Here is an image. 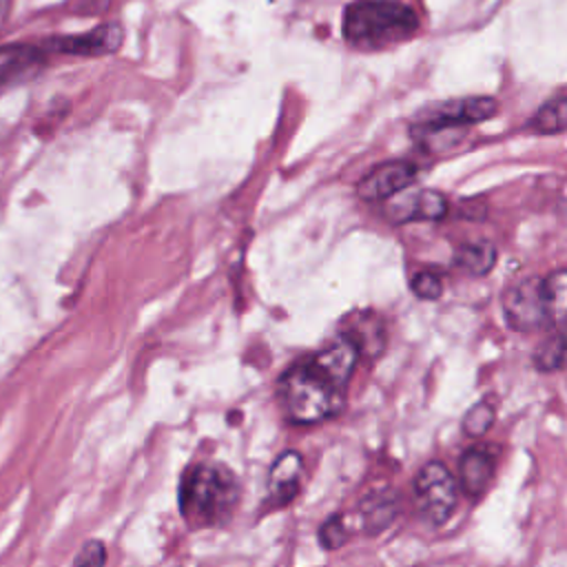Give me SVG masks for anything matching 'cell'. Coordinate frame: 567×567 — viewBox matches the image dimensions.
I'll list each match as a JSON object with an SVG mask.
<instances>
[{
	"label": "cell",
	"instance_id": "cell-20",
	"mask_svg": "<svg viewBox=\"0 0 567 567\" xmlns=\"http://www.w3.org/2000/svg\"><path fill=\"white\" fill-rule=\"evenodd\" d=\"M543 279H545V290H547V297L551 303V315L558 326V323L567 321V268L551 270Z\"/></svg>",
	"mask_w": 567,
	"mask_h": 567
},
{
	"label": "cell",
	"instance_id": "cell-2",
	"mask_svg": "<svg viewBox=\"0 0 567 567\" xmlns=\"http://www.w3.org/2000/svg\"><path fill=\"white\" fill-rule=\"evenodd\" d=\"M416 31V11L399 0H357L343 11V38L354 49H388L410 40Z\"/></svg>",
	"mask_w": 567,
	"mask_h": 567
},
{
	"label": "cell",
	"instance_id": "cell-15",
	"mask_svg": "<svg viewBox=\"0 0 567 567\" xmlns=\"http://www.w3.org/2000/svg\"><path fill=\"white\" fill-rule=\"evenodd\" d=\"M534 365L540 372H558L567 368V321L554 326V330L534 350Z\"/></svg>",
	"mask_w": 567,
	"mask_h": 567
},
{
	"label": "cell",
	"instance_id": "cell-12",
	"mask_svg": "<svg viewBox=\"0 0 567 567\" xmlns=\"http://www.w3.org/2000/svg\"><path fill=\"white\" fill-rule=\"evenodd\" d=\"M47 55L42 44L16 42L0 47V89L42 66Z\"/></svg>",
	"mask_w": 567,
	"mask_h": 567
},
{
	"label": "cell",
	"instance_id": "cell-6",
	"mask_svg": "<svg viewBox=\"0 0 567 567\" xmlns=\"http://www.w3.org/2000/svg\"><path fill=\"white\" fill-rule=\"evenodd\" d=\"M124 42V29L115 22H106L100 27H93L84 33H73V35H55L42 40V49L51 53H62V55H80V58H97V55H109L115 53Z\"/></svg>",
	"mask_w": 567,
	"mask_h": 567
},
{
	"label": "cell",
	"instance_id": "cell-8",
	"mask_svg": "<svg viewBox=\"0 0 567 567\" xmlns=\"http://www.w3.org/2000/svg\"><path fill=\"white\" fill-rule=\"evenodd\" d=\"M416 179V166L410 162H385L372 168L359 184L357 195L363 202H385L410 188Z\"/></svg>",
	"mask_w": 567,
	"mask_h": 567
},
{
	"label": "cell",
	"instance_id": "cell-5",
	"mask_svg": "<svg viewBox=\"0 0 567 567\" xmlns=\"http://www.w3.org/2000/svg\"><path fill=\"white\" fill-rule=\"evenodd\" d=\"M416 507L432 525H443L458 503V478L441 461L425 463L414 478Z\"/></svg>",
	"mask_w": 567,
	"mask_h": 567
},
{
	"label": "cell",
	"instance_id": "cell-3",
	"mask_svg": "<svg viewBox=\"0 0 567 567\" xmlns=\"http://www.w3.org/2000/svg\"><path fill=\"white\" fill-rule=\"evenodd\" d=\"M277 396L290 421L308 425L334 416L343 408L346 388L308 357L279 377Z\"/></svg>",
	"mask_w": 567,
	"mask_h": 567
},
{
	"label": "cell",
	"instance_id": "cell-13",
	"mask_svg": "<svg viewBox=\"0 0 567 567\" xmlns=\"http://www.w3.org/2000/svg\"><path fill=\"white\" fill-rule=\"evenodd\" d=\"M357 348L361 354L374 357L383 350L385 343V332H383V323L374 312H357L348 319L343 332Z\"/></svg>",
	"mask_w": 567,
	"mask_h": 567
},
{
	"label": "cell",
	"instance_id": "cell-4",
	"mask_svg": "<svg viewBox=\"0 0 567 567\" xmlns=\"http://www.w3.org/2000/svg\"><path fill=\"white\" fill-rule=\"evenodd\" d=\"M503 315L509 328L518 332L554 328L556 321L545 290V279L527 277L512 284L503 295Z\"/></svg>",
	"mask_w": 567,
	"mask_h": 567
},
{
	"label": "cell",
	"instance_id": "cell-10",
	"mask_svg": "<svg viewBox=\"0 0 567 567\" xmlns=\"http://www.w3.org/2000/svg\"><path fill=\"white\" fill-rule=\"evenodd\" d=\"M303 458L295 450L281 452L268 472V505L279 509L295 501L301 487Z\"/></svg>",
	"mask_w": 567,
	"mask_h": 567
},
{
	"label": "cell",
	"instance_id": "cell-1",
	"mask_svg": "<svg viewBox=\"0 0 567 567\" xmlns=\"http://www.w3.org/2000/svg\"><path fill=\"white\" fill-rule=\"evenodd\" d=\"M177 503L190 527H221L237 509L239 481L224 463H195L182 474Z\"/></svg>",
	"mask_w": 567,
	"mask_h": 567
},
{
	"label": "cell",
	"instance_id": "cell-11",
	"mask_svg": "<svg viewBox=\"0 0 567 567\" xmlns=\"http://www.w3.org/2000/svg\"><path fill=\"white\" fill-rule=\"evenodd\" d=\"M496 467V452L489 445L470 447L458 461V485L465 496L478 498L489 487Z\"/></svg>",
	"mask_w": 567,
	"mask_h": 567
},
{
	"label": "cell",
	"instance_id": "cell-17",
	"mask_svg": "<svg viewBox=\"0 0 567 567\" xmlns=\"http://www.w3.org/2000/svg\"><path fill=\"white\" fill-rule=\"evenodd\" d=\"M454 264L467 270L470 275H485L496 264V248L487 239H476L456 246L454 250Z\"/></svg>",
	"mask_w": 567,
	"mask_h": 567
},
{
	"label": "cell",
	"instance_id": "cell-22",
	"mask_svg": "<svg viewBox=\"0 0 567 567\" xmlns=\"http://www.w3.org/2000/svg\"><path fill=\"white\" fill-rule=\"evenodd\" d=\"M348 538V529L343 523V516H330L321 527H319V543L323 549H339Z\"/></svg>",
	"mask_w": 567,
	"mask_h": 567
},
{
	"label": "cell",
	"instance_id": "cell-21",
	"mask_svg": "<svg viewBox=\"0 0 567 567\" xmlns=\"http://www.w3.org/2000/svg\"><path fill=\"white\" fill-rule=\"evenodd\" d=\"M410 288L419 299L425 301H434L443 295V279L436 272L430 270H421L410 279Z\"/></svg>",
	"mask_w": 567,
	"mask_h": 567
},
{
	"label": "cell",
	"instance_id": "cell-23",
	"mask_svg": "<svg viewBox=\"0 0 567 567\" xmlns=\"http://www.w3.org/2000/svg\"><path fill=\"white\" fill-rule=\"evenodd\" d=\"M104 565H106V547L97 538L86 540L73 558V567H104Z\"/></svg>",
	"mask_w": 567,
	"mask_h": 567
},
{
	"label": "cell",
	"instance_id": "cell-14",
	"mask_svg": "<svg viewBox=\"0 0 567 567\" xmlns=\"http://www.w3.org/2000/svg\"><path fill=\"white\" fill-rule=\"evenodd\" d=\"M465 128L461 124H439V122H419L412 128V137L425 153H443L454 148L463 137Z\"/></svg>",
	"mask_w": 567,
	"mask_h": 567
},
{
	"label": "cell",
	"instance_id": "cell-16",
	"mask_svg": "<svg viewBox=\"0 0 567 567\" xmlns=\"http://www.w3.org/2000/svg\"><path fill=\"white\" fill-rule=\"evenodd\" d=\"M399 514V496L394 492L372 494L361 503V520L368 534L383 532Z\"/></svg>",
	"mask_w": 567,
	"mask_h": 567
},
{
	"label": "cell",
	"instance_id": "cell-7",
	"mask_svg": "<svg viewBox=\"0 0 567 567\" xmlns=\"http://www.w3.org/2000/svg\"><path fill=\"white\" fill-rule=\"evenodd\" d=\"M383 215L392 224L408 221H436L447 215V199L432 188H405L399 195L385 199Z\"/></svg>",
	"mask_w": 567,
	"mask_h": 567
},
{
	"label": "cell",
	"instance_id": "cell-19",
	"mask_svg": "<svg viewBox=\"0 0 567 567\" xmlns=\"http://www.w3.org/2000/svg\"><path fill=\"white\" fill-rule=\"evenodd\" d=\"M494 419H496V403H494V399H483V401L474 403L465 412V416L461 421V427H463L465 436L478 439V436H483L492 427Z\"/></svg>",
	"mask_w": 567,
	"mask_h": 567
},
{
	"label": "cell",
	"instance_id": "cell-9",
	"mask_svg": "<svg viewBox=\"0 0 567 567\" xmlns=\"http://www.w3.org/2000/svg\"><path fill=\"white\" fill-rule=\"evenodd\" d=\"M498 111V102L489 95H470V97H456L441 104H434L425 111V115L419 122H439V124H474L489 120Z\"/></svg>",
	"mask_w": 567,
	"mask_h": 567
},
{
	"label": "cell",
	"instance_id": "cell-24",
	"mask_svg": "<svg viewBox=\"0 0 567 567\" xmlns=\"http://www.w3.org/2000/svg\"><path fill=\"white\" fill-rule=\"evenodd\" d=\"M7 4H9V0H0V22H2V18H4V11H7Z\"/></svg>",
	"mask_w": 567,
	"mask_h": 567
},
{
	"label": "cell",
	"instance_id": "cell-18",
	"mask_svg": "<svg viewBox=\"0 0 567 567\" xmlns=\"http://www.w3.org/2000/svg\"><path fill=\"white\" fill-rule=\"evenodd\" d=\"M536 133H560L567 131V95L545 102L529 122Z\"/></svg>",
	"mask_w": 567,
	"mask_h": 567
}]
</instances>
